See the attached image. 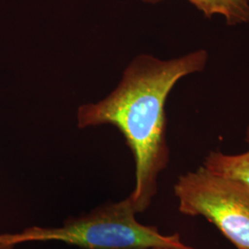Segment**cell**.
Masks as SVG:
<instances>
[{
	"label": "cell",
	"mask_w": 249,
	"mask_h": 249,
	"mask_svg": "<svg viewBox=\"0 0 249 249\" xmlns=\"http://www.w3.org/2000/svg\"><path fill=\"white\" fill-rule=\"evenodd\" d=\"M174 192L184 215L204 217L236 249H249V186L199 166L178 178Z\"/></svg>",
	"instance_id": "obj_3"
},
{
	"label": "cell",
	"mask_w": 249,
	"mask_h": 249,
	"mask_svg": "<svg viewBox=\"0 0 249 249\" xmlns=\"http://www.w3.org/2000/svg\"><path fill=\"white\" fill-rule=\"evenodd\" d=\"M169 249V248H155V249Z\"/></svg>",
	"instance_id": "obj_6"
},
{
	"label": "cell",
	"mask_w": 249,
	"mask_h": 249,
	"mask_svg": "<svg viewBox=\"0 0 249 249\" xmlns=\"http://www.w3.org/2000/svg\"><path fill=\"white\" fill-rule=\"evenodd\" d=\"M149 4H157L162 0H142ZM206 18L223 16L229 26L249 23V0H188Z\"/></svg>",
	"instance_id": "obj_4"
},
{
	"label": "cell",
	"mask_w": 249,
	"mask_h": 249,
	"mask_svg": "<svg viewBox=\"0 0 249 249\" xmlns=\"http://www.w3.org/2000/svg\"><path fill=\"white\" fill-rule=\"evenodd\" d=\"M136 214L127 196L71 218L61 226H35L16 234L0 235V249H9L23 242L48 241L63 242L82 249H195L186 245L179 233L163 234L155 226L140 223Z\"/></svg>",
	"instance_id": "obj_2"
},
{
	"label": "cell",
	"mask_w": 249,
	"mask_h": 249,
	"mask_svg": "<svg viewBox=\"0 0 249 249\" xmlns=\"http://www.w3.org/2000/svg\"><path fill=\"white\" fill-rule=\"evenodd\" d=\"M245 140L249 145V125L246 130ZM202 165L217 175L237 179L249 186V150L238 154L210 151L206 155Z\"/></svg>",
	"instance_id": "obj_5"
},
{
	"label": "cell",
	"mask_w": 249,
	"mask_h": 249,
	"mask_svg": "<svg viewBox=\"0 0 249 249\" xmlns=\"http://www.w3.org/2000/svg\"><path fill=\"white\" fill-rule=\"evenodd\" d=\"M208 60L205 49L169 60L140 54L106 98L78 108L80 128L110 124L124 137L135 160V187L128 197L137 213L151 206L159 176L169 164L165 104L170 92L183 78L203 71Z\"/></svg>",
	"instance_id": "obj_1"
}]
</instances>
